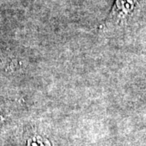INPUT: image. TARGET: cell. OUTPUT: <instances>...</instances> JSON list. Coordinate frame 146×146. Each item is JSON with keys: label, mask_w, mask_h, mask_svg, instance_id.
I'll use <instances>...</instances> for the list:
<instances>
[{"label": "cell", "mask_w": 146, "mask_h": 146, "mask_svg": "<svg viewBox=\"0 0 146 146\" xmlns=\"http://www.w3.org/2000/svg\"><path fill=\"white\" fill-rule=\"evenodd\" d=\"M141 2V0H115L106 24L108 25L123 24L134 13Z\"/></svg>", "instance_id": "cell-1"}]
</instances>
